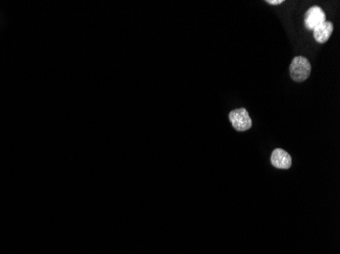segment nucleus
<instances>
[{"instance_id": "obj_1", "label": "nucleus", "mask_w": 340, "mask_h": 254, "mask_svg": "<svg viewBox=\"0 0 340 254\" xmlns=\"http://www.w3.org/2000/svg\"><path fill=\"white\" fill-rule=\"evenodd\" d=\"M311 63L304 56L294 57L289 66L290 78L297 83H303L308 80L311 74Z\"/></svg>"}, {"instance_id": "obj_5", "label": "nucleus", "mask_w": 340, "mask_h": 254, "mask_svg": "<svg viewBox=\"0 0 340 254\" xmlns=\"http://www.w3.org/2000/svg\"><path fill=\"white\" fill-rule=\"evenodd\" d=\"M333 29H334V27L331 21H328V20L324 21L323 23H321L314 30L315 40L320 44L326 43L329 40V38L333 32Z\"/></svg>"}, {"instance_id": "obj_6", "label": "nucleus", "mask_w": 340, "mask_h": 254, "mask_svg": "<svg viewBox=\"0 0 340 254\" xmlns=\"http://www.w3.org/2000/svg\"><path fill=\"white\" fill-rule=\"evenodd\" d=\"M266 2L269 4H272V5H278V4L283 3V0H267Z\"/></svg>"}, {"instance_id": "obj_4", "label": "nucleus", "mask_w": 340, "mask_h": 254, "mask_svg": "<svg viewBox=\"0 0 340 254\" xmlns=\"http://www.w3.org/2000/svg\"><path fill=\"white\" fill-rule=\"evenodd\" d=\"M271 163L278 169H289L292 164L290 155L282 148H276L271 155Z\"/></svg>"}, {"instance_id": "obj_3", "label": "nucleus", "mask_w": 340, "mask_h": 254, "mask_svg": "<svg viewBox=\"0 0 340 254\" xmlns=\"http://www.w3.org/2000/svg\"><path fill=\"white\" fill-rule=\"evenodd\" d=\"M326 21V14L320 6H312L305 15V24L308 30H315L318 26Z\"/></svg>"}, {"instance_id": "obj_2", "label": "nucleus", "mask_w": 340, "mask_h": 254, "mask_svg": "<svg viewBox=\"0 0 340 254\" xmlns=\"http://www.w3.org/2000/svg\"><path fill=\"white\" fill-rule=\"evenodd\" d=\"M228 117H229V120H230L232 126L236 131H239V132L246 131L253 125L250 114H248L247 110L244 108L232 110L229 113Z\"/></svg>"}]
</instances>
